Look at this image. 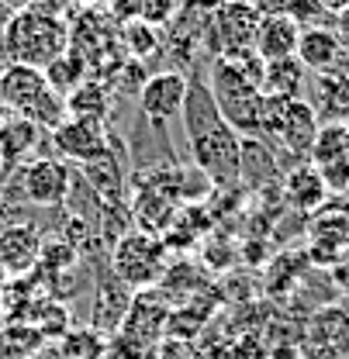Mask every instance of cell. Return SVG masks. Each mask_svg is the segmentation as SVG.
Instances as JSON below:
<instances>
[{
    "mask_svg": "<svg viewBox=\"0 0 349 359\" xmlns=\"http://www.w3.org/2000/svg\"><path fill=\"white\" fill-rule=\"evenodd\" d=\"M263 62L256 52H246L239 59H221L208 66V90L218 104L221 118L239 138H260L263 114Z\"/></svg>",
    "mask_w": 349,
    "mask_h": 359,
    "instance_id": "1",
    "label": "cell"
},
{
    "mask_svg": "<svg viewBox=\"0 0 349 359\" xmlns=\"http://www.w3.org/2000/svg\"><path fill=\"white\" fill-rule=\"evenodd\" d=\"M66 45H70V32L66 25L48 14L45 7H28V11H18L4 32V52L11 55V62L18 66H35L45 69L52 66L59 55H66Z\"/></svg>",
    "mask_w": 349,
    "mask_h": 359,
    "instance_id": "2",
    "label": "cell"
},
{
    "mask_svg": "<svg viewBox=\"0 0 349 359\" xmlns=\"http://www.w3.org/2000/svg\"><path fill=\"white\" fill-rule=\"evenodd\" d=\"M318 135V114L305 97L298 100H284V97H263V114H260V138H273L280 149H287L291 156L308 159L311 142Z\"/></svg>",
    "mask_w": 349,
    "mask_h": 359,
    "instance_id": "3",
    "label": "cell"
},
{
    "mask_svg": "<svg viewBox=\"0 0 349 359\" xmlns=\"http://www.w3.org/2000/svg\"><path fill=\"white\" fill-rule=\"evenodd\" d=\"M190 156L194 166L211 180L215 187H235L239 183V152H242V138L232 132L225 121L204 128V132L190 135Z\"/></svg>",
    "mask_w": 349,
    "mask_h": 359,
    "instance_id": "4",
    "label": "cell"
},
{
    "mask_svg": "<svg viewBox=\"0 0 349 359\" xmlns=\"http://www.w3.org/2000/svg\"><path fill=\"white\" fill-rule=\"evenodd\" d=\"M114 273L121 283L129 287H149L156 283L163 273H166V249L159 238L152 235H142V231H131L125 235L118 245H114Z\"/></svg>",
    "mask_w": 349,
    "mask_h": 359,
    "instance_id": "5",
    "label": "cell"
},
{
    "mask_svg": "<svg viewBox=\"0 0 349 359\" xmlns=\"http://www.w3.org/2000/svg\"><path fill=\"white\" fill-rule=\"evenodd\" d=\"M211 39L221 59H239L246 52H253L256 42V28H260V11L246 0H225L218 11L208 18Z\"/></svg>",
    "mask_w": 349,
    "mask_h": 359,
    "instance_id": "6",
    "label": "cell"
},
{
    "mask_svg": "<svg viewBox=\"0 0 349 359\" xmlns=\"http://www.w3.org/2000/svg\"><path fill=\"white\" fill-rule=\"evenodd\" d=\"M183 97H187V76L183 73H176V69L152 73L138 87V114L152 128H166L173 118H180Z\"/></svg>",
    "mask_w": 349,
    "mask_h": 359,
    "instance_id": "7",
    "label": "cell"
},
{
    "mask_svg": "<svg viewBox=\"0 0 349 359\" xmlns=\"http://www.w3.org/2000/svg\"><path fill=\"white\" fill-rule=\"evenodd\" d=\"M52 145L59 152V159L66 163H80L90 166L97 159H104L111 149H107V132H104V121H90V118H66L52 128Z\"/></svg>",
    "mask_w": 349,
    "mask_h": 359,
    "instance_id": "8",
    "label": "cell"
},
{
    "mask_svg": "<svg viewBox=\"0 0 349 359\" xmlns=\"http://www.w3.org/2000/svg\"><path fill=\"white\" fill-rule=\"evenodd\" d=\"M21 187H25V201L32 204H42V208L62 204L70 194V170L62 159H32L25 163Z\"/></svg>",
    "mask_w": 349,
    "mask_h": 359,
    "instance_id": "9",
    "label": "cell"
},
{
    "mask_svg": "<svg viewBox=\"0 0 349 359\" xmlns=\"http://www.w3.org/2000/svg\"><path fill=\"white\" fill-rule=\"evenodd\" d=\"M298 62L305 66L308 73H329L332 66H339L346 59V42L329 28V25H311L301 28V39H298Z\"/></svg>",
    "mask_w": 349,
    "mask_h": 359,
    "instance_id": "10",
    "label": "cell"
},
{
    "mask_svg": "<svg viewBox=\"0 0 349 359\" xmlns=\"http://www.w3.org/2000/svg\"><path fill=\"white\" fill-rule=\"evenodd\" d=\"M298 39H301V25L291 14H266V18H260L253 52L263 62H280V59H291L298 52Z\"/></svg>",
    "mask_w": 349,
    "mask_h": 359,
    "instance_id": "11",
    "label": "cell"
},
{
    "mask_svg": "<svg viewBox=\"0 0 349 359\" xmlns=\"http://www.w3.org/2000/svg\"><path fill=\"white\" fill-rule=\"evenodd\" d=\"M315 114L329 121H346L349 114V55L329 73H315V100H308Z\"/></svg>",
    "mask_w": 349,
    "mask_h": 359,
    "instance_id": "12",
    "label": "cell"
},
{
    "mask_svg": "<svg viewBox=\"0 0 349 359\" xmlns=\"http://www.w3.org/2000/svg\"><path fill=\"white\" fill-rule=\"evenodd\" d=\"M39 252H42V242H39V231L32 224L0 228V266L7 269L11 276L14 273H28L32 263H39Z\"/></svg>",
    "mask_w": 349,
    "mask_h": 359,
    "instance_id": "13",
    "label": "cell"
},
{
    "mask_svg": "<svg viewBox=\"0 0 349 359\" xmlns=\"http://www.w3.org/2000/svg\"><path fill=\"white\" fill-rule=\"evenodd\" d=\"M280 177L277 170V152L263 142V138H242V152H239V180L249 190H260L266 183Z\"/></svg>",
    "mask_w": 349,
    "mask_h": 359,
    "instance_id": "14",
    "label": "cell"
},
{
    "mask_svg": "<svg viewBox=\"0 0 349 359\" xmlns=\"http://www.w3.org/2000/svg\"><path fill=\"white\" fill-rule=\"evenodd\" d=\"M284 194H287V204H291V208L315 211V208L325 204L329 187H325L322 173H318L311 163H298V166L287 173V180H284Z\"/></svg>",
    "mask_w": 349,
    "mask_h": 359,
    "instance_id": "15",
    "label": "cell"
},
{
    "mask_svg": "<svg viewBox=\"0 0 349 359\" xmlns=\"http://www.w3.org/2000/svg\"><path fill=\"white\" fill-rule=\"evenodd\" d=\"M308 69L298 62V55L280 59V62H266L263 66V97H284V100H298L305 90Z\"/></svg>",
    "mask_w": 349,
    "mask_h": 359,
    "instance_id": "16",
    "label": "cell"
},
{
    "mask_svg": "<svg viewBox=\"0 0 349 359\" xmlns=\"http://www.w3.org/2000/svg\"><path fill=\"white\" fill-rule=\"evenodd\" d=\"M349 159V132L343 121H325L318 125V135L311 142V152H308V163L311 166H332V163H346Z\"/></svg>",
    "mask_w": 349,
    "mask_h": 359,
    "instance_id": "17",
    "label": "cell"
},
{
    "mask_svg": "<svg viewBox=\"0 0 349 359\" xmlns=\"http://www.w3.org/2000/svg\"><path fill=\"white\" fill-rule=\"evenodd\" d=\"M107 107H111V97H107L104 83H97V80H84L80 87H73L66 93V114L70 118L104 121L107 118Z\"/></svg>",
    "mask_w": 349,
    "mask_h": 359,
    "instance_id": "18",
    "label": "cell"
},
{
    "mask_svg": "<svg viewBox=\"0 0 349 359\" xmlns=\"http://www.w3.org/2000/svg\"><path fill=\"white\" fill-rule=\"evenodd\" d=\"M311 339L332 353H349V314L346 311H322L311 321Z\"/></svg>",
    "mask_w": 349,
    "mask_h": 359,
    "instance_id": "19",
    "label": "cell"
},
{
    "mask_svg": "<svg viewBox=\"0 0 349 359\" xmlns=\"http://www.w3.org/2000/svg\"><path fill=\"white\" fill-rule=\"evenodd\" d=\"M39 125H32L28 118H18L11 125H0V159L4 163H18L35 142H39Z\"/></svg>",
    "mask_w": 349,
    "mask_h": 359,
    "instance_id": "20",
    "label": "cell"
},
{
    "mask_svg": "<svg viewBox=\"0 0 349 359\" xmlns=\"http://www.w3.org/2000/svg\"><path fill=\"white\" fill-rule=\"evenodd\" d=\"M121 42L131 52V59L142 62V59H149L159 48V28L156 25H145L142 18H131V21H125V28H121Z\"/></svg>",
    "mask_w": 349,
    "mask_h": 359,
    "instance_id": "21",
    "label": "cell"
},
{
    "mask_svg": "<svg viewBox=\"0 0 349 359\" xmlns=\"http://www.w3.org/2000/svg\"><path fill=\"white\" fill-rule=\"evenodd\" d=\"M42 73H45V80H48V87L55 90V93H59V90H66V93H70L73 87H80V83H84V62H80L73 52L59 55L52 66H45Z\"/></svg>",
    "mask_w": 349,
    "mask_h": 359,
    "instance_id": "22",
    "label": "cell"
},
{
    "mask_svg": "<svg viewBox=\"0 0 349 359\" xmlns=\"http://www.w3.org/2000/svg\"><path fill=\"white\" fill-rule=\"evenodd\" d=\"M176 7H180V0H138V18L145 21V25H156V28H163V25H170L176 18Z\"/></svg>",
    "mask_w": 349,
    "mask_h": 359,
    "instance_id": "23",
    "label": "cell"
},
{
    "mask_svg": "<svg viewBox=\"0 0 349 359\" xmlns=\"http://www.w3.org/2000/svg\"><path fill=\"white\" fill-rule=\"evenodd\" d=\"M315 170H318V166H315ZM318 173H322V180H325V187H329V190H339V194H343V190H349V159H346V163L322 166Z\"/></svg>",
    "mask_w": 349,
    "mask_h": 359,
    "instance_id": "24",
    "label": "cell"
},
{
    "mask_svg": "<svg viewBox=\"0 0 349 359\" xmlns=\"http://www.w3.org/2000/svg\"><path fill=\"white\" fill-rule=\"evenodd\" d=\"M332 32H336L343 42H349V7H343L339 14H332Z\"/></svg>",
    "mask_w": 349,
    "mask_h": 359,
    "instance_id": "25",
    "label": "cell"
},
{
    "mask_svg": "<svg viewBox=\"0 0 349 359\" xmlns=\"http://www.w3.org/2000/svg\"><path fill=\"white\" fill-rule=\"evenodd\" d=\"M325 7V14H339L343 7H349V0H318Z\"/></svg>",
    "mask_w": 349,
    "mask_h": 359,
    "instance_id": "26",
    "label": "cell"
},
{
    "mask_svg": "<svg viewBox=\"0 0 349 359\" xmlns=\"http://www.w3.org/2000/svg\"><path fill=\"white\" fill-rule=\"evenodd\" d=\"M7 7H14V11H28V7H35L39 0H4Z\"/></svg>",
    "mask_w": 349,
    "mask_h": 359,
    "instance_id": "27",
    "label": "cell"
},
{
    "mask_svg": "<svg viewBox=\"0 0 349 359\" xmlns=\"http://www.w3.org/2000/svg\"><path fill=\"white\" fill-rule=\"evenodd\" d=\"M7 280H11V273H7V269L0 266V290H4V287H7Z\"/></svg>",
    "mask_w": 349,
    "mask_h": 359,
    "instance_id": "28",
    "label": "cell"
},
{
    "mask_svg": "<svg viewBox=\"0 0 349 359\" xmlns=\"http://www.w3.org/2000/svg\"><path fill=\"white\" fill-rule=\"evenodd\" d=\"M0 107H4V69H0Z\"/></svg>",
    "mask_w": 349,
    "mask_h": 359,
    "instance_id": "29",
    "label": "cell"
},
{
    "mask_svg": "<svg viewBox=\"0 0 349 359\" xmlns=\"http://www.w3.org/2000/svg\"><path fill=\"white\" fill-rule=\"evenodd\" d=\"M343 125H346V132H349V114H346V121H343Z\"/></svg>",
    "mask_w": 349,
    "mask_h": 359,
    "instance_id": "30",
    "label": "cell"
},
{
    "mask_svg": "<svg viewBox=\"0 0 349 359\" xmlns=\"http://www.w3.org/2000/svg\"><path fill=\"white\" fill-rule=\"evenodd\" d=\"M0 328H4V311H0Z\"/></svg>",
    "mask_w": 349,
    "mask_h": 359,
    "instance_id": "31",
    "label": "cell"
},
{
    "mask_svg": "<svg viewBox=\"0 0 349 359\" xmlns=\"http://www.w3.org/2000/svg\"><path fill=\"white\" fill-rule=\"evenodd\" d=\"M0 166H4V159H0Z\"/></svg>",
    "mask_w": 349,
    "mask_h": 359,
    "instance_id": "32",
    "label": "cell"
}]
</instances>
